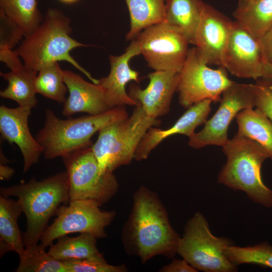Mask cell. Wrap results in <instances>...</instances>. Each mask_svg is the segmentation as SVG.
<instances>
[{
  "instance_id": "obj_9",
  "label": "cell",
  "mask_w": 272,
  "mask_h": 272,
  "mask_svg": "<svg viewBox=\"0 0 272 272\" xmlns=\"http://www.w3.org/2000/svg\"><path fill=\"white\" fill-rule=\"evenodd\" d=\"M100 207L97 202L90 199L71 200L60 205L53 222L43 233L41 243L46 248L54 240L73 233H89L97 239L105 238V228L116 213L114 211H102Z\"/></svg>"
},
{
  "instance_id": "obj_17",
  "label": "cell",
  "mask_w": 272,
  "mask_h": 272,
  "mask_svg": "<svg viewBox=\"0 0 272 272\" xmlns=\"http://www.w3.org/2000/svg\"><path fill=\"white\" fill-rule=\"evenodd\" d=\"M141 54L134 40H132L125 51L120 55H110L109 74L99 80L98 85L102 88L107 105L110 108L118 106H138L139 103L126 93L125 86L128 82H139V73L132 70L129 65L130 60Z\"/></svg>"
},
{
  "instance_id": "obj_2",
  "label": "cell",
  "mask_w": 272,
  "mask_h": 272,
  "mask_svg": "<svg viewBox=\"0 0 272 272\" xmlns=\"http://www.w3.org/2000/svg\"><path fill=\"white\" fill-rule=\"evenodd\" d=\"M71 19L62 11L56 8L48 9L38 28L31 34L24 37L14 50L25 65L37 73L50 63L65 61L92 83L98 84L99 80L93 78L71 55L73 49L89 46L71 36Z\"/></svg>"
},
{
  "instance_id": "obj_7",
  "label": "cell",
  "mask_w": 272,
  "mask_h": 272,
  "mask_svg": "<svg viewBox=\"0 0 272 272\" xmlns=\"http://www.w3.org/2000/svg\"><path fill=\"white\" fill-rule=\"evenodd\" d=\"M233 244L228 238L215 236L206 218L197 212L185 225L177 254L198 271L235 272L237 266L224 254L225 249Z\"/></svg>"
},
{
  "instance_id": "obj_36",
  "label": "cell",
  "mask_w": 272,
  "mask_h": 272,
  "mask_svg": "<svg viewBox=\"0 0 272 272\" xmlns=\"http://www.w3.org/2000/svg\"><path fill=\"white\" fill-rule=\"evenodd\" d=\"M258 80L272 87V63H265L262 76Z\"/></svg>"
},
{
  "instance_id": "obj_33",
  "label": "cell",
  "mask_w": 272,
  "mask_h": 272,
  "mask_svg": "<svg viewBox=\"0 0 272 272\" xmlns=\"http://www.w3.org/2000/svg\"><path fill=\"white\" fill-rule=\"evenodd\" d=\"M254 85L255 107L272 122V87L260 80Z\"/></svg>"
},
{
  "instance_id": "obj_15",
  "label": "cell",
  "mask_w": 272,
  "mask_h": 272,
  "mask_svg": "<svg viewBox=\"0 0 272 272\" xmlns=\"http://www.w3.org/2000/svg\"><path fill=\"white\" fill-rule=\"evenodd\" d=\"M30 108L18 106L0 107V132L3 140L14 143L20 149L24 160L23 172H27L39 160L43 149L31 134L28 126Z\"/></svg>"
},
{
  "instance_id": "obj_31",
  "label": "cell",
  "mask_w": 272,
  "mask_h": 272,
  "mask_svg": "<svg viewBox=\"0 0 272 272\" xmlns=\"http://www.w3.org/2000/svg\"><path fill=\"white\" fill-rule=\"evenodd\" d=\"M68 272H126L125 265H114L108 263L104 257L63 261Z\"/></svg>"
},
{
  "instance_id": "obj_19",
  "label": "cell",
  "mask_w": 272,
  "mask_h": 272,
  "mask_svg": "<svg viewBox=\"0 0 272 272\" xmlns=\"http://www.w3.org/2000/svg\"><path fill=\"white\" fill-rule=\"evenodd\" d=\"M212 101L206 99L189 107L170 128L161 129L151 127L143 136L134 153L133 159L141 161L147 159L162 141L175 134H184L189 138L198 126L205 123L211 110Z\"/></svg>"
},
{
  "instance_id": "obj_11",
  "label": "cell",
  "mask_w": 272,
  "mask_h": 272,
  "mask_svg": "<svg viewBox=\"0 0 272 272\" xmlns=\"http://www.w3.org/2000/svg\"><path fill=\"white\" fill-rule=\"evenodd\" d=\"M208 65L195 47L189 49L177 89L179 103L183 107L206 99L220 101L223 91L235 83L223 66L213 69Z\"/></svg>"
},
{
  "instance_id": "obj_23",
  "label": "cell",
  "mask_w": 272,
  "mask_h": 272,
  "mask_svg": "<svg viewBox=\"0 0 272 272\" xmlns=\"http://www.w3.org/2000/svg\"><path fill=\"white\" fill-rule=\"evenodd\" d=\"M233 16L235 20L260 39L272 27V0L238 2Z\"/></svg>"
},
{
  "instance_id": "obj_27",
  "label": "cell",
  "mask_w": 272,
  "mask_h": 272,
  "mask_svg": "<svg viewBox=\"0 0 272 272\" xmlns=\"http://www.w3.org/2000/svg\"><path fill=\"white\" fill-rule=\"evenodd\" d=\"M0 11L20 27L25 37L31 34L44 18L37 0H0Z\"/></svg>"
},
{
  "instance_id": "obj_13",
  "label": "cell",
  "mask_w": 272,
  "mask_h": 272,
  "mask_svg": "<svg viewBox=\"0 0 272 272\" xmlns=\"http://www.w3.org/2000/svg\"><path fill=\"white\" fill-rule=\"evenodd\" d=\"M265 63L260 40L238 22L233 21L221 66L237 77L258 80L262 76Z\"/></svg>"
},
{
  "instance_id": "obj_16",
  "label": "cell",
  "mask_w": 272,
  "mask_h": 272,
  "mask_svg": "<svg viewBox=\"0 0 272 272\" xmlns=\"http://www.w3.org/2000/svg\"><path fill=\"white\" fill-rule=\"evenodd\" d=\"M148 78L149 84L145 89L131 84L128 95L141 105L148 116L158 118L169 111L173 94L179 84L180 73L155 71L150 73Z\"/></svg>"
},
{
  "instance_id": "obj_22",
  "label": "cell",
  "mask_w": 272,
  "mask_h": 272,
  "mask_svg": "<svg viewBox=\"0 0 272 272\" xmlns=\"http://www.w3.org/2000/svg\"><path fill=\"white\" fill-rule=\"evenodd\" d=\"M202 0H167L165 22L180 29L194 45L196 30L203 11Z\"/></svg>"
},
{
  "instance_id": "obj_24",
  "label": "cell",
  "mask_w": 272,
  "mask_h": 272,
  "mask_svg": "<svg viewBox=\"0 0 272 272\" xmlns=\"http://www.w3.org/2000/svg\"><path fill=\"white\" fill-rule=\"evenodd\" d=\"M253 108L243 109L236 115L237 134L260 144L272 161V122L262 111Z\"/></svg>"
},
{
  "instance_id": "obj_18",
  "label": "cell",
  "mask_w": 272,
  "mask_h": 272,
  "mask_svg": "<svg viewBox=\"0 0 272 272\" xmlns=\"http://www.w3.org/2000/svg\"><path fill=\"white\" fill-rule=\"evenodd\" d=\"M0 60L11 70L8 73H0L1 76L8 82V87L1 91L0 96L15 101L18 106L31 109L35 108L38 100L34 80L38 73L25 65L13 49H0Z\"/></svg>"
},
{
  "instance_id": "obj_20",
  "label": "cell",
  "mask_w": 272,
  "mask_h": 272,
  "mask_svg": "<svg viewBox=\"0 0 272 272\" xmlns=\"http://www.w3.org/2000/svg\"><path fill=\"white\" fill-rule=\"evenodd\" d=\"M69 95L63 103L62 114L70 116L77 113L97 115L110 110L104 93L98 84L91 83L78 74L63 70Z\"/></svg>"
},
{
  "instance_id": "obj_1",
  "label": "cell",
  "mask_w": 272,
  "mask_h": 272,
  "mask_svg": "<svg viewBox=\"0 0 272 272\" xmlns=\"http://www.w3.org/2000/svg\"><path fill=\"white\" fill-rule=\"evenodd\" d=\"M180 238L156 193L141 186L133 194L131 212L122 231L126 252L139 257L143 263L159 255L173 258Z\"/></svg>"
},
{
  "instance_id": "obj_8",
  "label": "cell",
  "mask_w": 272,
  "mask_h": 272,
  "mask_svg": "<svg viewBox=\"0 0 272 272\" xmlns=\"http://www.w3.org/2000/svg\"><path fill=\"white\" fill-rule=\"evenodd\" d=\"M91 146L75 151L62 160L68 176L70 201L90 199L102 206L115 195L119 184L113 172L101 169Z\"/></svg>"
},
{
  "instance_id": "obj_6",
  "label": "cell",
  "mask_w": 272,
  "mask_h": 272,
  "mask_svg": "<svg viewBox=\"0 0 272 272\" xmlns=\"http://www.w3.org/2000/svg\"><path fill=\"white\" fill-rule=\"evenodd\" d=\"M160 123L158 118L148 116L139 104L130 116L101 128L91 146L101 169L113 172L119 167L129 164L147 130Z\"/></svg>"
},
{
  "instance_id": "obj_40",
  "label": "cell",
  "mask_w": 272,
  "mask_h": 272,
  "mask_svg": "<svg viewBox=\"0 0 272 272\" xmlns=\"http://www.w3.org/2000/svg\"><path fill=\"white\" fill-rule=\"evenodd\" d=\"M245 0H238V2H242V1H244Z\"/></svg>"
},
{
  "instance_id": "obj_12",
  "label": "cell",
  "mask_w": 272,
  "mask_h": 272,
  "mask_svg": "<svg viewBox=\"0 0 272 272\" xmlns=\"http://www.w3.org/2000/svg\"><path fill=\"white\" fill-rule=\"evenodd\" d=\"M254 87V84L235 82L225 89L217 111L200 131L189 138V146L194 149L224 146L229 140L227 131L231 121L240 111L255 107Z\"/></svg>"
},
{
  "instance_id": "obj_37",
  "label": "cell",
  "mask_w": 272,
  "mask_h": 272,
  "mask_svg": "<svg viewBox=\"0 0 272 272\" xmlns=\"http://www.w3.org/2000/svg\"><path fill=\"white\" fill-rule=\"evenodd\" d=\"M15 173V170L7 164H0V179L1 180H9Z\"/></svg>"
},
{
  "instance_id": "obj_38",
  "label": "cell",
  "mask_w": 272,
  "mask_h": 272,
  "mask_svg": "<svg viewBox=\"0 0 272 272\" xmlns=\"http://www.w3.org/2000/svg\"><path fill=\"white\" fill-rule=\"evenodd\" d=\"M0 156L1 164H7L10 162V161H9L4 155L3 151H2V149H1Z\"/></svg>"
},
{
  "instance_id": "obj_10",
  "label": "cell",
  "mask_w": 272,
  "mask_h": 272,
  "mask_svg": "<svg viewBox=\"0 0 272 272\" xmlns=\"http://www.w3.org/2000/svg\"><path fill=\"white\" fill-rule=\"evenodd\" d=\"M133 40L151 69L181 71L189 43L178 28L165 22L154 24L143 30Z\"/></svg>"
},
{
  "instance_id": "obj_3",
  "label": "cell",
  "mask_w": 272,
  "mask_h": 272,
  "mask_svg": "<svg viewBox=\"0 0 272 272\" xmlns=\"http://www.w3.org/2000/svg\"><path fill=\"white\" fill-rule=\"evenodd\" d=\"M0 193L16 197L26 216V229L22 234L25 247L38 244L58 207L70 201L66 171L41 180L32 178L26 183L1 187Z\"/></svg>"
},
{
  "instance_id": "obj_28",
  "label": "cell",
  "mask_w": 272,
  "mask_h": 272,
  "mask_svg": "<svg viewBox=\"0 0 272 272\" xmlns=\"http://www.w3.org/2000/svg\"><path fill=\"white\" fill-rule=\"evenodd\" d=\"M58 62L50 63L38 72L34 80V88L36 94L63 103L68 89L64 81L63 70Z\"/></svg>"
},
{
  "instance_id": "obj_32",
  "label": "cell",
  "mask_w": 272,
  "mask_h": 272,
  "mask_svg": "<svg viewBox=\"0 0 272 272\" xmlns=\"http://www.w3.org/2000/svg\"><path fill=\"white\" fill-rule=\"evenodd\" d=\"M20 27L4 13L0 11V49H13L24 38Z\"/></svg>"
},
{
  "instance_id": "obj_26",
  "label": "cell",
  "mask_w": 272,
  "mask_h": 272,
  "mask_svg": "<svg viewBox=\"0 0 272 272\" xmlns=\"http://www.w3.org/2000/svg\"><path fill=\"white\" fill-rule=\"evenodd\" d=\"M130 16L127 40H132L146 28L165 22L167 0H125Z\"/></svg>"
},
{
  "instance_id": "obj_25",
  "label": "cell",
  "mask_w": 272,
  "mask_h": 272,
  "mask_svg": "<svg viewBox=\"0 0 272 272\" xmlns=\"http://www.w3.org/2000/svg\"><path fill=\"white\" fill-rule=\"evenodd\" d=\"M97 239L93 235L86 233H80L75 237L66 235L57 239L54 244H51L48 253L59 261L70 259L104 257L97 247Z\"/></svg>"
},
{
  "instance_id": "obj_21",
  "label": "cell",
  "mask_w": 272,
  "mask_h": 272,
  "mask_svg": "<svg viewBox=\"0 0 272 272\" xmlns=\"http://www.w3.org/2000/svg\"><path fill=\"white\" fill-rule=\"evenodd\" d=\"M22 213L17 200L0 195V251L1 257L13 251L19 256L25 251L22 235L18 219Z\"/></svg>"
},
{
  "instance_id": "obj_30",
  "label": "cell",
  "mask_w": 272,
  "mask_h": 272,
  "mask_svg": "<svg viewBox=\"0 0 272 272\" xmlns=\"http://www.w3.org/2000/svg\"><path fill=\"white\" fill-rule=\"evenodd\" d=\"M224 254L236 266L252 264L272 268V245L267 241L246 246L233 244L225 249Z\"/></svg>"
},
{
  "instance_id": "obj_29",
  "label": "cell",
  "mask_w": 272,
  "mask_h": 272,
  "mask_svg": "<svg viewBox=\"0 0 272 272\" xmlns=\"http://www.w3.org/2000/svg\"><path fill=\"white\" fill-rule=\"evenodd\" d=\"M41 243L25 247L19 256L17 272H68L63 261L55 259L45 251Z\"/></svg>"
},
{
  "instance_id": "obj_14",
  "label": "cell",
  "mask_w": 272,
  "mask_h": 272,
  "mask_svg": "<svg viewBox=\"0 0 272 272\" xmlns=\"http://www.w3.org/2000/svg\"><path fill=\"white\" fill-rule=\"evenodd\" d=\"M233 21L213 6L205 3L197 26L194 45L208 64L221 66Z\"/></svg>"
},
{
  "instance_id": "obj_5",
  "label": "cell",
  "mask_w": 272,
  "mask_h": 272,
  "mask_svg": "<svg viewBox=\"0 0 272 272\" xmlns=\"http://www.w3.org/2000/svg\"><path fill=\"white\" fill-rule=\"evenodd\" d=\"M124 106H118L97 115L63 119L51 109L45 112L43 127L35 139L43 149L45 159L62 158L77 150L91 147V138L107 125L126 118Z\"/></svg>"
},
{
  "instance_id": "obj_34",
  "label": "cell",
  "mask_w": 272,
  "mask_h": 272,
  "mask_svg": "<svg viewBox=\"0 0 272 272\" xmlns=\"http://www.w3.org/2000/svg\"><path fill=\"white\" fill-rule=\"evenodd\" d=\"M160 272H197V269L192 266L186 260L173 258L169 264L162 267Z\"/></svg>"
},
{
  "instance_id": "obj_39",
  "label": "cell",
  "mask_w": 272,
  "mask_h": 272,
  "mask_svg": "<svg viewBox=\"0 0 272 272\" xmlns=\"http://www.w3.org/2000/svg\"><path fill=\"white\" fill-rule=\"evenodd\" d=\"M60 2L65 4H72L77 2L79 0H59Z\"/></svg>"
},
{
  "instance_id": "obj_35",
  "label": "cell",
  "mask_w": 272,
  "mask_h": 272,
  "mask_svg": "<svg viewBox=\"0 0 272 272\" xmlns=\"http://www.w3.org/2000/svg\"><path fill=\"white\" fill-rule=\"evenodd\" d=\"M259 40L265 62L272 63V27Z\"/></svg>"
},
{
  "instance_id": "obj_4",
  "label": "cell",
  "mask_w": 272,
  "mask_h": 272,
  "mask_svg": "<svg viewBox=\"0 0 272 272\" xmlns=\"http://www.w3.org/2000/svg\"><path fill=\"white\" fill-rule=\"evenodd\" d=\"M227 162L217 182L246 193L252 202L272 208V189L263 182L261 168L269 156L258 143L236 133L222 147Z\"/></svg>"
}]
</instances>
